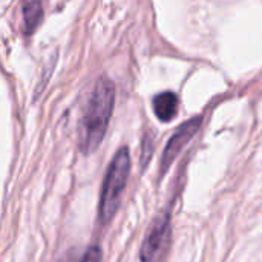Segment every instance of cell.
Instances as JSON below:
<instances>
[{"label": "cell", "instance_id": "obj_1", "mask_svg": "<svg viewBox=\"0 0 262 262\" xmlns=\"http://www.w3.org/2000/svg\"><path fill=\"white\" fill-rule=\"evenodd\" d=\"M114 103L115 86L106 75H101L89 94L78 124V146L83 154H92L101 144L112 117Z\"/></svg>", "mask_w": 262, "mask_h": 262}, {"label": "cell", "instance_id": "obj_2", "mask_svg": "<svg viewBox=\"0 0 262 262\" xmlns=\"http://www.w3.org/2000/svg\"><path fill=\"white\" fill-rule=\"evenodd\" d=\"M130 172V155L126 146L120 147L104 177L103 187H101V198H100V220L106 224L112 221L115 213L118 212L121 203V193L126 187Z\"/></svg>", "mask_w": 262, "mask_h": 262}, {"label": "cell", "instance_id": "obj_3", "mask_svg": "<svg viewBox=\"0 0 262 262\" xmlns=\"http://www.w3.org/2000/svg\"><path fill=\"white\" fill-rule=\"evenodd\" d=\"M170 244V215L160 213L149 227L140 250L141 262H161L164 259Z\"/></svg>", "mask_w": 262, "mask_h": 262}, {"label": "cell", "instance_id": "obj_4", "mask_svg": "<svg viewBox=\"0 0 262 262\" xmlns=\"http://www.w3.org/2000/svg\"><path fill=\"white\" fill-rule=\"evenodd\" d=\"M203 117H193L189 121H186L184 124H181L173 135L170 137V140L167 141L163 157H161V164H160V172L161 177L166 175V172L169 170L170 164L175 161V158L180 155V152L183 150V147L192 140V137L198 132L200 126H201Z\"/></svg>", "mask_w": 262, "mask_h": 262}, {"label": "cell", "instance_id": "obj_5", "mask_svg": "<svg viewBox=\"0 0 262 262\" xmlns=\"http://www.w3.org/2000/svg\"><path fill=\"white\" fill-rule=\"evenodd\" d=\"M178 104H180V101H178L177 94H173L170 91H166V92L155 95L154 101H152L154 112H155L157 118L163 123H169L177 117Z\"/></svg>", "mask_w": 262, "mask_h": 262}, {"label": "cell", "instance_id": "obj_6", "mask_svg": "<svg viewBox=\"0 0 262 262\" xmlns=\"http://www.w3.org/2000/svg\"><path fill=\"white\" fill-rule=\"evenodd\" d=\"M23 20L25 32L32 34L43 20V6L38 2H28L23 5Z\"/></svg>", "mask_w": 262, "mask_h": 262}, {"label": "cell", "instance_id": "obj_7", "mask_svg": "<svg viewBox=\"0 0 262 262\" xmlns=\"http://www.w3.org/2000/svg\"><path fill=\"white\" fill-rule=\"evenodd\" d=\"M101 249L98 246H91L81 255H78L75 250H71L58 262H101Z\"/></svg>", "mask_w": 262, "mask_h": 262}, {"label": "cell", "instance_id": "obj_8", "mask_svg": "<svg viewBox=\"0 0 262 262\" xmlns=\"http://www.w3.org/2000/svg\"><path fill=\"white\" fill-rule=\"evenodd\" d=\"M152 157V140L150 137H144L143 140V154H141V164L144 166L146 163H149Z\"/></svg>", "mask_w": 262, "mask_h": 262}]
</instances>
